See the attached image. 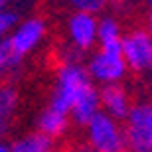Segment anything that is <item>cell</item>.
<instances>
[{
  "mask_svg": "<svg viewBox=\"0 0 152 152\" xmlns=\"http://www.w3.org/2000/svg\"><path fill=\"white\" fill-rule=\"evenodd\" d=\"M109 0H67V4L73 8V12H83V14H93L97 16L101 10H105Z\"/></svg>",
  "mask_w": 152,
  "mask_h": 152,
  "instance_id": "obj_15",
  "label": "cell"
},
{
  "mask_svg": "<svg viewBox=\"0 0 152 152\" xmlns=\"http://www.w3.org/2000/svg\"><path fill=\"white\" fill-rule=\"evenodd\" d=\"M99 101H101V113L115 121H124L130 111V95L121 83L105 85L99 89Z\"/></svg>",
  "mask_w": 152,
  "mask_h": 152,
  "instance_id": "obj_8",
  "label": "cell"
},
{
  "mask_svg": "<svg viewBox=\"0 0 152 152\" xmlns=\"http://www.w3.org/2000/svg\"><path fill=\"white\" fill-rule=\"evenodd\" d=\"M67 36L75 51H87L97 44V16L73 12L67 20Z\"/></svg>",
  "mask_w": 152,
  "mask_h": 152,
  "instance_id": "obj_7",
  "label": "cell"
},
{
  "mask_svg": "<svg viewBox=\"0 0 152 152\" xmlns=\"http://www.w3.org/2000/svg\"><path fill=\"white\" fill-rule=\"evenodd\" d=\"M87 140L93 152H123L124 136L123 126L105 113H97L87 123Z\"/></svg>",
  "mask_w": 152,
  "mask_h": 152,
  "instance_id": "obj_4",
  "label": "cell"
},
{
  "mask_svg": "<svg viewBox=\"0 0 152 152\" xmlns=\"http://www.w3.org/2000/svg\"><path fill=\"white\" fill-rule=\"evenodd\" d=\"M8 150H10V146H8V144L0 138V152H8Z\"/></svg>",
  "mask_w": 152,
  "mask_h": 152,
  "instance_id": "obj_17",
  "label": "cell"
},
{
  "mask_svg": "<svg viewBox=\"0 0 152 152\" xmlns=\"http://www.w3.org/2000/svg\"><path fill=\"white\" fill-rule=\"evenodd\" d=\"M20 63H22V57L12 50L10 42H8V36L2 38L0 39V77L16 71L20 67Z\"/></svg>",
  "mask_w": 152,
  "mask_h": 152,
  "instance_id": "obj_14",
  "label": "cell"
},
{
  "mask_svg": "<svg viewBox=\"0 0 152 152\" xmlns=\"http://www.w3.org/2000/svg\"><path fill=\"white\" fill-rule=\"evenodd\" d=\"M48 152H57V150H56V146H53V148H50V150H48Z\"/></svg>",
  "mask_w": 152,
  "mask_h": 152,
  "instance_id": "obj_19",
  "label": "cell"
},
{
  "mask_svg": "<svg viewBox=\"0 0 152 152\" xmlns=\"http://www.w3.org/2000/svg\"><path fill=\"white\" fill-rule=\"evenodd\" d=\"M126 152H150L152 150V107L148 103H134L124 118L123 126Z\"/></svg>",
  "mask_w": 152,
  "mask_h": 152,
  "instance_id": "obj_2",
  "label": "cell"
},
{
  "mask_svg": "<svg viewBox=\"0 0 152 152\" xmlns=\"http://www.w3.org/2000/svg\"><path fill=\"white\" fill-rule=\"evenodd\" d=\"M123 152H126V150H123Z\"/></svg>",
  "mask_w": 152,
  "mask_h": 152,
  "instance_id": "obj_20",
  "label": "cell"
},
{
  "mask_svg": "<svg viewBox=\"0 0 152 152\" xmlns=\"http://www.w3.org/2000/svg\"><path fill=\"white\" fill-rule=\"evenodd\" d=\"M121 56L124 59L126 69L142 73L152 65V38L144 28H134L123 34L121 38Z\"/></svg>",
  "mask_w": 152,
  "mask_h": 152,
  "instance_id": "obj_5",
  "label": "cell"
},
{
  "mask_svg": "<svg viewBox=\"0 0 152 152\" xmlns=\"http://www.w3.org/2000/svg\"><path fill=\"white\" fill-rule=\"evenodd\" d=\"M97 113H101V101H99V89L91 83L81 95L75 99V103L69 109V118L73 123L87 126L91 118L95 117Z\"/></svg>",
  "mask_w": 152,
  "mask_h": 152,
  "instance_id": "obj_9",
  "label": "cell"
},
{
  "mask_svg": "<svg viewBox=\"0 0 152 152\" xmlns=\"http://www.w3.org/2000/svg\"><path fill=\"white\" fill-rule=\"evenodd\" d=\"M44 36H45L44 20L42 18H28V20L18 22L14 26V30L8 34V42H10L12 50L24 59L28 53H32L42 44Z\"/></svg>",
  "mask_w": 152,
  "mask_h": 152,
  "instance_id": "obj_6",
  "label": "cell"
},
{
  "mask_svg": "<svg viewBox=\"0 0 152 152\" xmlns=\"http://www.w3.org/2000/svg\"><path fill=\"white\" fill-rule=\"evenodd\" d=\"M87 75H89L91 83L95 81L101 87L105 85L121 83L126 75V65L121 56V45H109V48H99V50L89 57L87 67H85Z\"/></svg>",
  "mask_w": 152,
  "mask_h": 152,
  "instance_id": "obj_3",
  "label": "cell"
},
{
  "mask_svg": "<svg viewBox=\"0 0 152 152\" xmlns=\"http://www.w3.org/2000/svg\"><path fill=\"white\" fill-rule=\"evenodd\" d=\"M50 148H53V140L45 138L39 132H32V134L18 138L8 152H48Z\"/></svg>",
  "mask_w": 152,
  "mask_h": 152,
  "instance_id": "obj_13",
  "label": "cell"
},
{
  "mask_svg": "<svg viewBox=\"0 0 152 152\" xmlns=\"http://www.w3.org/2000/svg\"><path fill=\"white\" fill-rule=\"evenodd\" d=\"M69 129V115H63L59 111H53L51 107H45L38 117V132L45 138H59Z\"/></svg>",
  "mask_w": 152,
  "mask_h": 152,
  "instance_id": "obj_11",
  "label": "cell"
},
{
  "mask_svg": "<svg viewBox=\"0 0 152 152\" xmlns=\"http://www.w3.org/2000/svg\"><path fill=\"white\" fill-rule=\"evenodd\" d=\"M91 85V79L85 71V65L77 59H67L57 67L56 73V87L51 93L50 105L53 111H59L63 115H69V109L75 103L81 93Z\"/></svg>",
  "mask_w": 152,
  "mask_h": 152,
  "instance_id": "obj_1",
  "label": "cell"
},
{
  "mask_svg": "<svg viewBox=\"0 0 152 152\" xmlns=\"http://www.w3.org/2000/svg\"><path fill=\"white\" fill-rule=\"evenodd\" d=\"M8 2H10V0H0V10H4V8H6V4H8Z\"/></svg>",
  "mask_w": 152,
  "mask_h": 152,
  "instance_id": "obj_18",
  "label": "cell"
},
{
  "mask_svg": "<svg viewBox=\"0 0 152 152\" xmlns=\"http://www.w3.org/2000/svg\"><path fill=\"white\" fill-rule=\"evenodd\" d=\"M123 30L118 22L111 16H105L97 20V44L99 48H109V45H121Z\"/></svg>",
  "mask_w": 152,
  "mask_h": 152,
  "instance_id": "obj_12",
  "label": "cell"
},
{
  "mask_svg": "<svg viewBox=\"0 0 152 152\" xmlns=\"http://www.w3.org/2000/svg\"><path fill=\"white\" fill-rule=\"evenodd\" d=\"M16 24H18V14L16 12L8 10V8L0 10V39L10 34Z\"/></svg>",
  "mask_w": 152,
  "mask_h": 152,
  "instance_id": "obj_16",
  "label": "cell"
},
{
  "mask_svg": "<svg viewBox=\"0 0 152 152\" xmlns=\"http://www.w3.org/2000/svg\"><path fill=\"white\" fill-rule=\"evenodd\" d=\"M18 107H20L18 89L10 83H2L0 85V138L8 134V130L12 129Z\"/></svg>",
  "mask_w": 152,
  "mask_h": 152,
  "instance_id": "obj_10",
  "label": "cell"
}]
</instances>
